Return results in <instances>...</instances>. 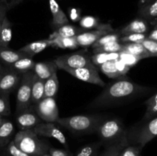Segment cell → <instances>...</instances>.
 <instances>
[{"label":"cell","instance_id":"1","mask_svg":"<svg viewBox=\"0 0 157 156\" xmlns=\"http://www.w3.org/2000/svg\"><path fill=\"white\" fill-rule=\"evenodd\" d=\"M150 88L132 82L123 76L109 84L104 90L89 104V109L117 106L128 102L145 94Z\"/></svg>","mask_w":157,"mask_h":156},{"label":"cell","instance_id":"2","mask_svg":"<svg viewBox=\"0 0 157 156\" xmlns=\"http://www.w3.org/2000/svg\"><path fill=\"white\" fill-rule=\"evenodd\" d=\"M104 120L102 115H76L59 118L56 122L74 134L87 135L96 132Z\"/></svg>","mask_w":157,"mask_h":156},{"label":"cell","instance_id":"3","mask_svg":"<svg viewBox=\"0 0 157 156\" xmlns=\"http://www.w3.org/2000/svg\"><path fill=\"white\" fill-rule=\"evenodd\" d=\"M13 142L21 151L30 156H42L50 148L47 144L38 139V136L32 128L18 131Z\"/></svg>","mask_w":157,"mask_h":156},{"label":"cell","instance_id":"4","mask_svg":"<svg viewBox=\"0 0 157 156\" xmlns=\"http://www.w3.org/2000/svg\"><path fill=\"white\" fill-rule=\"evenodd\" d=\"M102 144L106 145L115 143L127 137V131L119 119H105L96 132Z\"/></svg>","mask_w":157,"mask_h":156},{"label":"cell","instance_id":"5","mask_svg":"<svg viewBox=\"0 0 157 156\" xmlns=\"http://www.w3.org/2000/svg\"><path fill=\"white\" fill-rule=\"evenodd\" d=\"M54 61L58 68L64 70L66 69H77L84 67H96L92 63L90 53L84 50L58 57Z\"/></svg>","mask_w":157,"mask_h":156},{"label":"cell","instance_id":"6","mask_svg":"<svg viewBox=\"0 0 157 156\" xmlns=\"http://www.w3.org/2000/svg\"><path fill=\"white\" fill-rule=\"evenodd\" d=\"M144 125L135 127L127 132L128 142H133L144 148L149 142L157 136V116L146 121Z\"/></svg>","mask_w":157,"mask_h":156},{"label":"cell","instance_id":"7","mask_svg":"<svg viewBox=\"0 0 157 156\" xmlns=\"http://www.w3.org/2000/svg\"><path fill=\"white\" fill-rule=\"evenodd\" d=\"M34 73L32 70L21 74L16 96V114L32 106V85Z\"/></svg>","mask_w":157,"mask_h":156},{"label":"cell","instance_id":"8","mask_svg":"<svg viewBox=\"0 0 157 156\" xmlns=\"http://www.w3.org/2000/svg\"><path fill=\"white\" fill-rule=\"evenodd\" d=\"M35 113L44 122H56L59 119V111L55 98H44L32 104Z\"/></svg>","mask_w":157,"mask_h":156},{"label":"cell","instance_id":"9","mask_svg":"<svg viewBox=\"0 0 157 156\" xmlns=\"http://www.w3.org/2000/svg\"><path fill=\"white\" fill-rule=\"evenodd\" d=\"M115 30L112 28L110 24H102L101 23L98 28L90 31H86V32L77 35L75 38H76L78 46L87 47L91 46L95 41H98L104 35H107L110 32H113Z\"/></svg>","mask_w":157,"mask_h":156},{"label":"cell","instance_id":"10","mask_svg":"<svg viewBox=\"0 0 157 156\" xmlns=\"http://www.w3.org/2000/svg\"><path fill=\"white\" fill-rule=\"evenodd\" d=\"M66 72L77 79L84 82L96 84L100 87H105V83L100 76L97 67H84L77 69H66Z\"/></svg>","mask_w":157,"mask_h":156},{"label":"cell","instance_id":"11","mask_svg":"<svg viewBox=\"0 0 157 156\" xmlns=\"http://www.w3.org/2000/svg\"><path fill=\"white\" fill-rule=\"evenodd\" d=\"M32 129L38 136L56 139L64 147L67 148V138L61 130L55 125V122H42L35 125Z\"/></svg>","mask_w":157,"mask_h":156},{"label":"cell","instance_id":"12","mask_svg":"<svg viewBox=\"0 0 157 156\" xmlns=\"http://www.w3.org/2000/svg\"><path fill=\"white\" fill-rule=\"evenodd\" d=\"M16 115V122L20 130L31 129L36 125L43 122L35 113L32 105L23 112Z\"/></svg>","mask_w":157,"mask_h":156},{"label":"cell","instance_id":"13","mask_svg":"<svg viewBox=\"0 0 157 156\" xmlns=\"http://www.w3.org/2000/svg\"><path fill=\"white\" fill-rule=\"evenodd\" d=\"M21 76L15 72L11 71L2 73L0 77V93L10 94L17 87H18Z\"/></svg>","mask_w":157,"mask_h":156},{"label":"cell","instance_id":"14","mask_svg":"<svg viewBox=\"0 0 157 156\" xmlns=\"http://www.w3.org/2000/svg\"><path fill=\"white\" fill-rule=\"evenodd\" d=\"M138 15L150 21L157 17V0H140Z\"/></svg>","mask_w":157,"mask_h":156},{"label":"cell","instance_id":"15","mask_svg":"<svg viewBox=\"0 0 157 156\" xmlns=\"http://www.w3.org/2000/svg\"><path fill=\"white\" fill-rule=\"evenodd\" d=\"M149 30V21L142 18H138L130 21L128 24L119 31L121 36L130 34H146Z\"/></svg>","mask_w":157,"mask_h":156},{"label":"cell","instance_id":"16","mask_svg":"<svg viewBox=\"0 0 157 156\" xmlns=\"http://www.w3.org/2000/svg\"><path fill=\"white\" fill-rule=\"evenodd\" d=\"M58 67L55 61H48V62L35 63L33 67V73L35 76L42 80H46L52 75L57 73Z\"/></svg>","mask_w":157,"mask_h":156},{"label":"cell","instance_id":"17","mask_svg":"<svg viewBox=\"0 0 157 156\" xmlns=\"http://www.w3.org/2000/svg\"><path fill=\"white\" fill-rule=\"evenodd\" d=\"M48 2L52 15V24L58 28L64 24H69V20L67 15L63 12L56 0H48Z\"/></svg>","mask_w":157,"mask_h":156},{"label":"cell","instance_id":"18","mask_svg":"<svg viewBox=\"0 0 157 156\" xmlns=\"http://www.w3.org/2000/svg\"><path fill=\"white\" fill-rule=\"evenodd\" d=\"M51 46H52V42H51L50 39L40 40V41L29 43V44L25 45L24 47H21L18 50L24 54L28 58H32L35 54L40 53L44 50L46 47H51Z\"/></svg>","mask_w":157,"mask_h":156},{"label":"cell","instance_id":"19","mask_svg":"<svg viewBox=\"0 0 157 156\" xmlns=\"http://www.w3.org/2000/svg\"><path fill=\"white\" fill-rule=\"evenodd\" d=\"M86 32L81 27H76L71 24H64L58 28L52 34H51L48 39H53L55 38H74L79 34Z\"/></svg>","mask_w":157,"mask_h":156},{"label":"cell","instance_id":"20","mask_svg":"<svg viewBox=\"0 0 157 156\" xmlns=\"http://www.w3.org/2000/svg\"><path fill=\"white\" fill-rule=\"evenodd\" d=\"M35 64V61H33L32 58L25 57V58H21V59L15 61V63L9 66H10V68L12 71L22 74V73L33 70Z\"/></svg>","mask_w":157,"mask_h":156},{"label":"cell","instance_id":"21","mask_svg":"<svg viewBox=\"0 0 157 156\" xmlns=\"http://www.w3.org/2000/svg\"><path fill=\"white\" fill-rule=\"evenodd\" d=\"M59 88V81H58L57 73H55L48 79L44 80V98H55Z\"/></svg>","mask_w":157,"mask_h":156},{"label":"cell","instance_id":"22","mask_svg":"<svg viewBox=\"0 0 157 156\" xmlns=\"http://www.w3.org/2000/svg\"><path fill=\"white\" fill-rule=\"evenodd\" d=\"M44 80L37 77L34 73L32 85V104H35L44 99Z\"/></svg>","mask_w":157,"mask_h":156},{"label":"cell","instance_id":"23","mask_svg":"<svg viewBox=\"0 0 157 156\" xmlns=\"http://www.w3.org/2000/svg\"><path fill=\"white\" fill-rule=\"evenodd\" d=\"M25 57H26L25 55L20 52L19 50L15 51L9 49V47H0V60L8 65H11L15 61Z\"/></svg>","mask_w":157,"mask_h":156},{"label":"cell","instance_id":"24","mask_svg":"<svg viewBox=\"0 0 157 156\" xmlns=\"http://www.w3.org/2000/svg\"><path fill=\"white\" fill-rule=\"evenodd\" d=\"M12 38V23L7 16L3 21L0 29V47H8Z\"/></svg>","mask_w":157,"mask_h":156},{"label":"cell","instance_id":"25","mask_svg":"<svg viewBox=\"0 0 157 156\" xmlns=\"http://www.w3.org/2000/svg\"><path fill=\"white\" fill-rule=\"evenodd\" d=\"M123 44V51L141 57L144 59L152 57L141 43H126Z\"/></svg>","mask_w":157,"mask_h":156},{"label":"cell","instance_id":"26","mask_svg":"<svg viewBox=\"0 0 157 156\" xmlns=\"http://www.w3.org/2000/svg\"><path fill=\"white\" fill-rule=\"evenodd\" d=\"M129 145L128 138H124L115 143L106 145V148L99 156H119L121 150Z\"/></svg>","mask_w":157,"mask_h":156},{"label":"cell","instance_id":"27","mask_svg":"<svg viewBox=\"0 0 157 156\" xmlns=\"http://www.w3.org/2000/svg\"><path fill=\"white\" fill-rule=\"evenodd\" d=\"M14 125L11 121L3 119L0 124V147L6 145L13 134Z\"/></svg>","mask_w":157,"mask_h":156},{"label":"cell","instance_id":"28","mask_svg":"<svg viewBox=\"0 0 157 156\" xmlns=\"http://www.w3.org/2000/svg\"><path fill=\"white\" fill-rule=\"evenodd\" d=\"M50 40L52 42L51 47H59L62 49H75L79 47L75 37L74 38H55Z\"/></svg>","mask_w":157,"mask_h":156},{"label":"cell","instance_id":"29","mask_svg":"<svg viewBox=\"0 0 157 156\" xmlns=\"http://www.w3.org/2000/svg\"><path fill=\"white\" fill-rule=\"evenodd\" d=\"M102 142L100 141L98 142L87 144L81 147L75 155L72 156H98L100 148L102 146Z\"/></svg>","mask_w":157,"mask_h":156},{"label":"cell","instance_id":"30","mask_svg":"<svg viewBox=\"0 0 157 156\" xmlns=\"http://www.w3.org/2000/svg\"><path fill=\"white\" fill-rule=\"evenodd\" d=\"M145 105L147 108L143 120L148 121L157 116V93L146 101Z\"/></svg>","mask_w":157,"mask_h":156},{"label":"cell","instance_id":"31","mask_svg":"<svg viewBox=\"0 0 157 156\" xmlns=\"http://www.w3.org/2000/svg\"><path fill=\"white\" fill-rule=\"evenodd\" d=\"M119 55L120 52L94 54L91 56V61L96 67H99L100 65L107 61L119 59Z\"/></svg>","mask_w":157,"mask_h":156},{"label":"cell","instance_id":"32","mask_svg":"<svg viewBox=\"0 0 157 156\" xmlns=\"http://www.w3.org/2000/svg\"><path fill=\"white\" fill-rule=\"evenodd\" d=\"M121 33H120L119 31H114L113 32H110V33L101 37V38H99L98 41H95V42L92 44L91 47H93L94 49V48H96V47H101V46L105 45V44H109V43L120 41V38H121Z\"/></svg>","mask_w":157,"mask_h":156},{"label":"cell","instance_id":"33","mask_svg":"<svg viewBox=\"0 0 157 156\" xmlns=\"http://www.w3.org/2000/svg\"><path fill=\"white\" fill-rule=\"evenodd\" d=\"M114 62L115 60H113V61H110L104 63V64L99 66L101 71L103 73H104L106 76H108L109 78H111V79H117V78L121 76V74L117 70Z\"/></svg>","mask_w":157,"mask_h":156},{"label":"cell","instance_id":"34","mask_svg":"<svg viewBox=\"0 0 157 156\" xmlns=\"http://www.w3.org/2000/svg\"><path fill=\"white\" fill-rule=\"evenodd\" d=\"M80 27L85 31L94 30L98 28L101 24L99 19L97 17L92 16V15H85L81 17L79 21Z\"/></svg>","mask_w":157,"mask_h":156},{"label":"cell","instance_id":"35","mask_svg":"<svg viewBox=\"0 0 157 156\" xmlns=\"http://www.w3.org/2000/svg\"><path fill=\"white\" fill-rule=\"evenodd\" d=\"M123 45L124 44L120 41L117 42H111L105 45L101 46L99 47L93 49L94 54L98 53H115V52H121L123 50Z\"/></svg>","mask_w":157,"mask_h":156},{"label":"cell","instance_id":"36","mask_svg":"<svg viewBox=\"0 0 157 156\" xmlns=\"http://www.w3.org/2000/svg\"><path fill=\"white\" fill-rule=\"evenodd\" d=\"M22 1L23 0H10V1L7 0L6 2H0V29H1L3 21L6 18L8 11L15 7L17 5L21 3Z\"/></svg>","mask_w":157,"mask_h":156},{"label":"cell","instance_id":"37","mask_svg":"<svg viewBox=\"0 0 157 156\" xmlns=\"http://www.w3.org/2000/svg\"><path fill=\"white\" fill-rule=\"evenodd\" d=\"M143 59H144V58H141V57L136 56V55L131 54L123 51V50L120 52L119 60H121L123 62L125 63V64H127V65H128L130 67L136 65L140 61H141V60Z\"/></svg>","mask_w":157,"mask_h":156},{"label":"cell","instance_id":"38","mask_svg":"<svg viewBox=\"0 0 157 156\" xmlns=\"http://www.w3.org/2000/svg\"><path fill=\"white\" fill-rule=\"evenodd\" d=\"M147 38L146 34H130L127 35H123L120 38V42L122 44L126 43H142Z\"/></svg>","mask_w":157,"mask_h":156},{"label":"cell","instance_id":"39","mask_svg":"<svg viewBox=\"0 0 157 156\" xmlns=\"http://www.w3.org/2000/svg\"><path fill=\"white\" fill-rule=\"evenodd\" d=\"M9 95L0 93V116H9L11 113Z\"/></svg>","mask_w":157,"mask_h":156},{"label":"cell","instance_id":"40","mask_svg":"<svg viewBox=\"0 0 157 156\" xmlns=\"http://www.w3.org/2000/svg\"><path fill=\"white\" fill-rule=\"evenodd\" d=\"M141 148L140 145H127L123 148L120 152L119 156H141Z\"/></svg>","mask_w":157,"mask_h":156},{"label":"cell","instance_id":"41","mask_svg":"<svg viewBox=\"0 0 157 156\" xmlns=\"http://www.w3.org/2000/svg\"><path fill=\"white\" fill-rule=\"evenodd\" d=\"M141 44L152 57H157V41L146 38Z\"/></svg>","mask_w":157,"mask_h":156},{"label":"cell","instance_id":"42","mask_svg":"<svg viewBox=\"0 0 157 156\" xmlns=\"http://www.w3.org/2000/svg\"><path fill=\"white\" fill-rule=\"evenodd\" d=\"M7 151L11 156H30L25 152L21 151L18 147L15 145L13 140L9 142L7 146Z\"/></svg>","mask_w":157,"mask_h":156},{"label":"cell","instance_id":"43","mask_svg":"<svg viewBox=\"0 0 157 156\" xmlns=\"http://www.w3.org/2000/svg\"><path fill=\"white\" fill-rule=\"evenodd\" d=\"M115 67H116L117 70L118 71V73L121 74V76H125L127 73V72L129 71V70L130 69V67L128 65L125 64L124 62H123L121 60L117 59L115 60Z\"/></svg>","mask_w":157,"mask_h":156},{"label":"cell","instance_id":"44","mask_svg":"<svg viewBox=\"0 0 157 156\" xmlns=\"http://www.w3.org/2000/svg\"><path fill=\"white\" fill-rule=\"evenodd\" d=\"M69 17L74 22L79 21L81 18V11L80 9L78 8H71L68 11Z\"/></svg>","mask_w":157,"mask_h":156},{"label":"cell","instance_id":"45","mask_svg":"<svg viewBox=\"0 0 157 156\" xmlns=\"http://www.w3.org/2000/svg\"><path fill=\"white\" fill-rule=\"evenodd\" d=\"M50 156H71L67 151L58 148H50L48 150Z\"/></svg>","mask_w":157,"mask_h":156},{"label":"cell","instance_id":"46","mask_svg":"<svg viewBox=\"0 0 157 156\" xmlns=\"http://www.w3.org/2000/svg\"><path fill=\"white\" fill-rule=\"evenodd\" d=\"M147 38L157 41V29L154 28V30L152 31L149 35H147Z\"/></svg>","mask_w":157,"mask_h":156},{"label":"cell","instance_id":"47","mask_svg":"<svg viewBox=\"0 0 157 156\" xmlns=\"http://www.w3.org/2000/svg\"><path fill=\"white\" fill-rule=\"evenodd\" d=\"M149 23H150V24H151V25L153 26L155 29H157V17L156 18H154V19H153V20H151V21H149Z\"/></svg>","mask_w":157,"mask_h":156},{"label":"cell","instance_id":"48","mask_svg":"<svg viewBox=\"0 0 157 156\" xmlns=\"http://www.w3.org/2000/svg\"><path fill=\"white\" fill-rule=\"evenodd\" d=\"M2 66H1V64H0V74H2Z\"/></svg>","mask_w":157,"mask_h":156},{"label":"cell","instance_id":"49","mask_svg":"<svg viewBox=\"0 0 157 156\" xmlns=\"http://www.w3.org/2000/svg\"><path fill=\"white\" fill-rule=\"evenodd\" d=\"M42 156H50V154H49V153H45V154H43Z\"/></svg>","mask_w":157,"mask_h":156},{"label":"cell","instance_id":"50","mask_svg":"<svg viewBox=\"0 0 157 156\" xmlns=\"http://www.w3.org/2000/svg\"><path fill=\"white\" fill-rule=\"evenodd\" d=\"M2 120H3V119H2V116H0V124L2 123Z\"/></svg>","mask_w":157,"mask_h":156},{"label":"cell","instance_id":"51","mask_svg":"<svg viewBox=\"0 0 157 156\" xmlns=\"http://www.w3.org/2000/svg\"><path fill=\"white\" fill-rule=\"evenodd\" d=\"M7 1V0H0V2H6Z\"/></svg>","mask_w":157,"mask_h":156},{"label":"cell","instance_id":"52","mask_svg":"<svg viewBox=\"0 0 157 156\" xmlns=\"http://www.w3.org/2000/svg\"><path fill=\"white\" fill-rule=\"evenodd\" d=\"M0 77H1V74H0Z\"/></svg>","mask_w":157,"mask_h":156}]
</instances>
